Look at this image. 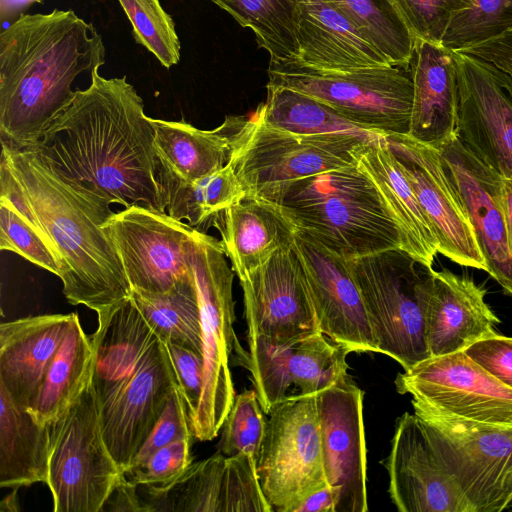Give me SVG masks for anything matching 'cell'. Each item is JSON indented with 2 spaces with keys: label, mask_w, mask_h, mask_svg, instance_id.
I'll return each mask as SVG.
<instances>
[{
  "label": "cell",
  "mask_w": 512,
  "mask_h": 512,
  "mask_svg": "<svg viewBox=\"0 0 512 512\" xmlns=\"http://www.w3.org/2000/svg\"><path fill=\"white\" fill-rule=\"evenodd\" d=\"M349 18L391 65L409 67L412 35L390 0H324Z\"/></svg>",
  "instance_id": "8d00e7d4"
},
{
  "label": "cell",
  "mask_w": 512,
  "mask_h": 512,
  "mask_svg": "<svg viewBox=\"0 0 512 512\" xmlns=\"http://www.w3.org/2000/svg\"><path fill=\"white\" fill-rule=\"evenodd\" d=\"M254 32L272 61L299 58L298 0H211Z\"/></svg>",
  "instance_id": "e575fe53"
},
{
  "label": "cell",
  "mask_w": 512,
  "mask_h": 512,
  "mask_svg": "<svg viewBox=\"0 0 512 512\" xmlns=\"http://www.w3.org/2000/svg\"><path fill=\"white\" fill-rule=\"evenodd\" d=\"M0 511H18L17 488L13 489L0 503Z\"/></svg>",
  "instance_id": "f5cc1de1"
},
{
  "label": "cell",
  "mask_w": 512,
  "mask_h": 512,
  "mask_svg": "<svg viewBox=\"0 0 512 512\" xmlns=\"http://www.w3.org/2000/svg\"><path fill=\"white\" fill-rule=\"evenodd\" d=\"M336 494L328 485L312 493L296 509V512H335Z\"/></svg>",
  "instance_id": "681fc988"
},
{
  "label": "cell",
  "mask_w": 512,
  "mask_h": 512,
  "mask_svg": "<svg viewBox=\"0 0 512 512\" xmlns=\"http://www.w3.org/2000/svg\"><path fill=\"white\" fill-rule=\"evenodd\" d=\"M177 386L166 345L157 337L133 372L98 400L104 441L123 473L158 422Z\"/></svg>",
  "instance_id": "2e32d148"
},
{
  "label": "cell",
  "mask_w": 512,
  "mask_h": 512,
  "mask_svg": "<svg viewBox=\"0 0 512 512\" xmlns=\"http://www.w3.org/2000/svg\"><path fill=\"white\" fill-rule=\"evenodd\" d=\"M191 444L192 439L173 441L154 452L141 466L127 470L124 476L136 485L163 488L192 464Z\"/></svg>",
  "instance_id": "7bdbcfd3"
},
{
  "label": "cell",
  "mask_w": 512,
  "mask_h": 512,
  "mask_svg": "<svg viewBox=\"0 0 512 512\" xmlns=\"http://www.w3.org/2000/svg\"><path fill=\"white\" fill-rule=\"evenodd\" d=\"M102 37L72 10L21 14L0 34V141L32 147L75 96L72 83L105 63Z\"/></svg>",
  "instance_id": "3957f363"
},
{
  "label": "cell",
  "mask_w": 512,
  "mask_h": 512,
  "mask_svg": "<svg viewBox=\"0 0 512 512\" xmlns=\"http://www.w3.org/2000/svg\"><path fill=\"white\" fill-rule=\"evenodd\" d=\"M458 52L488 61L512 76V30Z\"/></svg>",
  "instance_id": "7dc6e473"
},
{
  "label": "cell",
  "mask_w": 512,
  "mask_h": 512,
  "mask_svg": "<svg viewBox=\"0 0 512 512\" xmlns=\"http://www.w3.org/2000/svg\"><path fill=\"white\" fill-rule=\"evenodd\" d=\"M298 5L300 63L328 71L391 65L334 5L324 0H298Z\"/></svg>",
  "instance_id": "4316f807"
},
{
  "label": "cell",
  "mask_w": 512,
  "mask_h": 512,
  "mask_svg": "<svg viewBox=\"0 0 512 512\" xmlns=\"http://www.w3.org/2000/svg\"><path fill=\"white\" fill-rule=\"evenodd\" d=\"M371 142L349 135L292 133L253 112L234 137L229 164L246 198L262 199L281 184L356 165L359 151Z\"/></svg>",
  "instance_id": "ba28073f"
},
{
  "label": "cell",
  "mask_w": 512,
  "mask_h": 512,
  "mask_svg": "<svg viewBox=\"0 0 512 512\" xmlns=\"http://www.w3.org/2000/svg\"><path fill=\"white\" fill-rule=\"evenodd\" d=\"M75 313L20 318L0 325V385L28 409Z\"/></svg>",
  "instance_id": "cb8c5ba5"
},
{
  "label": "cell",
  "mask_w": 512,
  "mask_h": 512,
  "mask_svg": "<svg viewBox=\"0 0 512 512\" xmlns=\"http://www.w3.org/2000/svg\"><path fill=\"white\" fill-rule=\"evenodd\" d=\"M266 88V100L254 112L274 127L300 135H349L369 141L385 136L352 122L311 96L284 87Z\"/></svg>",
  "instance_id": "836d02e7"
},
{
  "label": "cell",
  "mask_w": 512,
  "mask_h": 512,
  "mask_svg": "<svg viewBox=\"0 0 512 512\" xmlns=\"http://www.w3.org/2000/svg\"><path fill=\"white\" fill-rule=\"evenodd\" d=\"M93 367L92 340L83 331L75 313L38 393L27 410L38 423L52 424L91 383Z\"/></svg>",
  "instance_id": "1f68e13d"
},
{
  "label": "cell",
  "mask_w": 512,
  "mask_h": 512,
  "mask_svg": "<svg viewBox=\"0 0 512 512\" xmlns=\"http://www.w3.org/2000/svg\"><path fill=\"white\" fill-rule=\"evenodd\" d=\"M0 197L10 201L57 256L63 294L97 315L127 300L131 288L102 225L114 214L60 178L30 149L1 145Z\"/></svg>",
  "instance_id": "7a4b0ae2"
},
{
  "label": "cell",
  "mask_w": 512,
  "mask_h": 512,
  "mask_svg": "<svg viewBox=\"0 0 512 512\" xmlns=\"http://www.w3.org/2000/svg\"><path fill=\"white\" fill-rule=\"evenodd\" d=\"M238 279L292 244L296 226L273 202L245 198L229 207L217 227Z\"/></svg>",
  "instance_id": "f1b7e54d"
},
{
  "label": "cell",
  "mask_w": 512,
  "mask_h": 512,
  "mask_svg": "<svg viewBox=\"0 0 512 512\" xmlns=\"http://www.w3.org/2000/svg\"><path fill=\"white\" fill-rule=\"evenodd\" d=\"M458 98L455 134L482 162L512 179V76L454 51Z\"/></svg>",
  "instance_id": "9a60e30c"
},
{
  "label": "cell",
  "mask_w": 512,
  "mask_h": 512,
  "mask_svg": "<svg viewBox=\"0 0 512 512\" xmlns=\"http://www.w3.org/2000/svg\"><path fill=\"white\" fill-rule=\"evenodd\" d=\"M357 167L376 187L395 222L401 249L432 267L437 240L409 181L386 142V136L366 144L358 153Z\"/></svg>",
  "instance_id": "83f0119b"
},
{
  "label": "cell",
  "mask_w": 512,
  "mask_h": 512,
  "mask_svg": "<svg viewBox=\"0 0 512 512\" xmlns=\"http://www.w3.org/2000/svg\"><path fill=\"white\" fill-rule=\"evenodd\" d=\"M172 363L178 387L184 398L190 422L194 417L204 383L203 355L183 346L164 342Z\"/></svg>",
  "instance_id": "f6af8a7d"
},
{
  "label": "cell",
  "mask_w": 512,
  "mask_h": 512,
  "mask_svg": "<svg viewBox=\"0 0 512 512\" xmlns=\"http://www.w3.org/2000/svg\"><path fill=\"white\" fill-rule=\"evenodd\" d=\"M451 20L441 45L459 51L512 30V0H472Z\"/></svg>",
  "instance_id": "74e56055"
},
{
  "label": "cell",
  "mask_w": 512,
  "mask_h": 512,
  "mask_svg": "<svg viewBox=\"0 0 512 512\" xmlns=\"http://www.w3.org/2000/svg\"><path fill=\"white\" fill-rule=\"evenodd\" d=\"M503 208L507 227L509 247L512 253V179H505L503 183Z\"/></svg>",
  "instance_id": "816d5d0a"
},
{
  "label": "cell",
  "mask_w": 512,
  "mask_h": 512,
  "mask_svg": "<svg viewBox=\"0 0 512 512\" xmlns=\"http://www.w3.org/2000/svg\"><path fill=\"white\" fill-rule=\"evenodd\" d=\"M121 260L131 291L169 292L192 277L196 229L167 212L133 204L102 225Z\"/></svg>",
  "instance_id": "7c38bea8"
},
{
  "label": "cell",
  "mask_w": 512,
  "mask_h": 512,
  "mask_svg": "<svg viewBox=\"0 0 512 512\" xmlns=\"http://www.w3.org/2000/svg\"><path fill=\"white\" fill-rule=\"evenodd\" d=\"M415 39L441 44L452 18L472 0H390Z\"/></svg>",
  "instance_id": "b9f144b4"
},
{
  "label": "cell",
  "mask_w": 512,
  "mask_h": 512,
  "mask_svg": "<svg viewBox=\"0 0 512 512\" xmlns=\"http://www.w3.org/2000/svg\"><path fill=\"white\" fill-rule=\"evenodd\" d=\"M147 511L273 512L260 486L256 460L247 454L220 451L192 463L163 487L140 485Z\"/></svg>",
  "instance_id": "7402d4cb"
},
{
  "label": "cell",
  "mask_w": 512,
  "mask_h": 512,
  "mask_svg": "<svg viewBox=\"0 0 512 512\" xmlns=\"http://www.w3.org/2000/svg\"><path fill=\"white\" fill-rule=\"evenodd\" d=\"M267 415L257 476L273 512H296L306 498L328 485L316 395L282 402Z\"/></svg>",
  "instance_id": "8fae6325"
},
{
  "label": "cell",
  "mask_w": 512,
  "mask_h": 512,
  "mask_svg": "<svg viewBox=\"0 0 512 512\" xmlns=\"http://www.w3.org/2000/svg\"><path fill=\"white\" fill-rule=\"evenodd\" d=\"M49 431L46 484L54 512H100L124 473L104 441L92 381Z\"/></svg>",
  "instance_id": "30bf717a"
},
{
  "label": "cell",
  "mask_w": 512,
  "mask_h": 512,
  "mask_svg": "<svg viewBox=\"0 0 512 512\" xmlns=\"http://www.w3.org/2000/svg\"><path fill=\"white\" fill-rule=\"evenodd\" d=\"M248 351L239 360L251 375L267 415L295 397L317 395L348 376L350 350L320 331L284 345L247 339Z\"/></svg>",
  "instance_id": "5bb4252c"
},
{
  "label": "cell",
  "mask_w": 512,
  "mask_h": 512,
  "mask_svg": "<svg viewBox=\"0 0 512 512\" xmlns=\"http://www.w3.org/2000/svg\"><path fill=\"white\" fill-rule=\"evenodd\" d=\"M364 391L346 376L316 395L326 482L335 512L368 511Z\"/></svg>",
  "instance_id": "ac0fdd59"
},
{
  "label": "cell",
  "mask_w": 512,
  "mask_h": 512,
  "mask_svg": "<svg viewBox=\"0 0 512 512\" xmlns=\"http://www.w3.org/2000/svg\"><path fill=\"white\" fill-rule=\"evenodd\" d=\"M464 351L497 380L512 389V337L497 334L472 344Z\"/></svg>",
  "instance_id": "bcb514c9"
},
{
  "label": "cell",
  "mask_w": 512,
  "mask_h": 512,
  "mask_svg": "<svg viewBox=\"0 0 512 512\" xmlns=\"http://www.w3.org/2000/svg\"><path fill=\"white\" fill-rule=\"evenodd\" d=\"M367 311L379 353L404 370L431 357L426 319L434 270L402 249L347 260Z\"/></svg>",
  "instance_id": "5b68a950"
},
{
  "label": "cell",
  "mask_w": 512,
  "mask_h": 512,
  "mask_svg": "<svg viewBox=\"0 0 512 512\" xmlns=\"http://www.w3.org/2000/svg\"><path fill=\"white\" fill-rule=\"evenodd\" d=\"M386 142L429 220L438 252L459 265L486 271L472 226L439 151L408 134L386 136Z\"/></svg>",
  "instance_id": "d6986e66"
},
{
  "label": "cell",
  "mask_w": 512,
  "mask_h": 512,
  "mask_svg": "<svg viewBox=\"0 0 512 512\" xmlns=\"http://www.w3.org/2000/svg\"><path fill=\"white\" fill-rule=\"evenodd\" d=\"M161 183L167 213L177 220H187L190 226L203 233L211 226L217 228L225 211L246 198L229 163L195 181H186L163 166Z\"/></svg>",
  "instance_id": "d6a6232c"
},
{
  "label": "cell",
  "mask_w": 512,
  "mask_h": 512,
  "mask_svg": "<svg viewBox=\"0 0 512 512\" xmlns=\"http://www.w3.org/2000/svg\"><path fill=\"white\" fill-rule=\"evenodd\" d=\"M437 150L472 226L486 272L512 295V253L503 208L504 178L473 154L456 134Z\"/></svg>",
  "instance_id": "44dd1931"
},
{
  "label": "cell",
  "mask_w": 512,
  "mask_h": 512,
  "mask_svg": "<svg viewBox=\"0 0 512 512\" xmlns=\"http://www.w3.org/2000/svg\"><path fill=\"white\" fill-rule=\"evenodd\" d=\"M247 339L284 345L319 331L300 261L289 247L239 279Z\"/></svg>",
  "instance_id": "e0dca14e"
},
{
  "label": "cell",
  "mask_w": 512,
  "mask_h": 512,
  "mask_svg": "<svg viewBox=\"0 0 512 512\" xmlns=\"http://www.w3.org/2000/svg\"><path fill=\"white\" fill-rule=\"evenodd\" d=\"M144 103L126 77L106 79L98 70L76 90L32 147L60 178L92 202L166 212L162 162Z\"/></svg>",
  "instance_id": "6da1fadb"
},
{
  "label": "cell",
  "mask_w": 512,
  "mask_h": 512,
  "mask_svg": "<svg viewBox=\"0 0 512 512\" xmlns=\"http://www.w3.org/2000/svg\"><path fill=\"white\" fill-rule=\"evenodd\" d=\"M267 73V85L311 96L368 130L385 136L409 134L413 102L409 67L328 71L298 60H270Z\"/></svg>",
  "instance_id": "52a82bcc"
},
{
  "label": "cell",
  "mask_w": 512,
  "mask_h": 512,
  "mask_svg": "<svg viewBox=\"0 0 512 512\" xmlns=\"http://www.w3.org/2000/svg\"><path fill=\"white\" fill-rule=\"evenodd\" d=\"M0 486L19 489L48 478L49 425L17 406L0 385Z\"/></svg>",
  "instance_id": "4dcf8cb0"
},
{
  "label": "cell",
  "mask_w": 512,
  "mask_h": 512,
  "mask_svg": "<svg viewBox=\"0 0 512 512\" xmlns=\"http://www.w3.org/2000/svg\"><path fill=\"white\" fill-rule=\"evenodd\" d=\"M395 386L442 413L512 429V389L465 351L430 357L398 373Z\"/></svg>",
  "instance_id": "4fadbf2b"
},
{
  "label": "cell",
  "mask_w": 512,
  "mask_h": 512,
  "mask_svg": "<svg viewBox=\"0 0 512 512\" xmlns=\"http://www.w3.org/2000/svg\"><path fill=\"white\" fill-rule=\"evenodd\" d=\"M0 249L14 252L54 275H60L57 256L46 239L3 197H0Z\"/></svg>",
  "instance_id": "60d3db41"
},
{
  "label": "cell",
  "mask_w": 512,
  "mask_h": 512,
  "mask_svg": "<svg viewBox=\"0 0 512 512\" xmlns=\"http://www.w3.org/2000/svg\"><path fill=\"white\" fill-rule=\"evenodd\" d=\"M382 464L389 477L390 498L399 512H473L415 413L397 418L390 452Z\"/></svg>",
  "instance_id": "603a6c76"
},
{
  "label": "cell",
  "mask_w": 512,
  "mask_h": 512,
  "mask_svg": "<svg viewBox=\"0 0 512 512\" xmlns=\"http://www.w3.org/2000/svg\"><path fill=\"white\" fill-rule=\"evenodd\" d=\"M265 415L254 389L237 394L222 426L219 451L225 456L247 454L257 461L266 433Z\"/></svg>",
  "instance_id": "ab89813d"
},
{
  "label": "cell",
  "mask_w": 512,
  "mask_h": 512,
  "mask_svg": "<svg viewBox=\"0 0 512 512\" xmlns=\"http://www.w3.org/2000/svg\"><path fill=\"white\" fill-rule=\"evenodd\" d=\"M485 294L468 277L447 269L434 272L426 319L431 357L464 351L498 334L494 327L500 321L485 302Z\"/></svg>",
  "instance_id": "d4e9b609"
},
{
  "label": "cell",
  "mask_w": 512,
  "mask_h": 512,
  "mask_svg": "<svg viewBox=\"0 0 512 512\" xmlns=\"http://www.w3.org/2000/svg\"><path fill=\"white\" fill-rule=\"evenodd\" d=\"M43 0H0V16L2 24L12 19H17L23 10L34 3H41ZM14 20V21H15Z\"/></svg>",
  "instance_id": "f907efd6"
},
{
  "label": "cell",
  "mask_w": 512,
  "mask_h": 512,
  "mask_svg": "<svg viewBox=\"0 0 512 512\" xmlns=\"http://www.w3.org/2000/svg\"><path fill=\"white\" fill-rule=\"evenodd\" d=\"M158 337L202 354L201 314L192 277L162 294L131 291V296Z\"/></svg>",
  "instance_id": "d590c367"
},
{
  "label": "cell",
  "mask_w": 512,
  "mask_h": 512,
  "mask_svg": "<svg viewBox=\"0 0 512 512\" xmlns=\"http://www.w3.org/2000/svg\"><path fill=\"white\" fill-rule=\"evenodd\" d=\"M262 199L346 260L401 249L395 222L357 165L281 184Z\"/></svg>",
  "instance_id": "277c9868"
},
{
  "label": "cell",
  "mask_w": 512,
  "mask_h": 512,
  "mask_svg": "<svg viewBox=\"0 0 512 512\" xmlns=\"http://www.w3.org/2000/svg\"><path fill=\"white\" fill-rule=\"evenodd\" d=\"M190 265L200 307L204 360L203 389L191 428L194 437L209 441L220 432L236 396L230 361L236 354L238 363L245 351L234 331V271L222 242L196 230Z\"/></svg>",
  "instance_id": "8992f818"
},
{
  "label": "cell",
  "mask_w": 512,
  "mask_h": 512,
  "mask_svg": "<svg viewBox=\"0 0 512 512\" xmlns=\"http://www.w3.org/2000/svg\"><path fill=\"white\" fill-rule=\"evenodd\" d=\"M411 403L440 463L473 512L506 509L512 503V429Z\"/></svg>",
  "instance_id": "9c48e42d"
},
{
  "label": "cell",
  "mask_w": 512,
  "mask_h": 512,
  "mask_svg": "<svg viewBox=\"0 0 512 512\" xmlns=\"http://www.w3.org/2000/svg\"><path fill=\"white\" fill-rule=\"evenodd\" d=\"M192 437L194 435L188 410L177 386L171 393L158 422L127 470L141 466L154 452L165 445L181 439H192Z\"/></svg>",
  "instance_id": "ee69618b"
},
{
  "label": "cell",
  "mask_w": 512,
  "mask_h": 512,
  "mask_svg": "<svg viewBox=\"0 0 512 512\" xmlns=\"http://www.w3.org/2000/svg\"><path fill=\"white\" fill-rule=\"evenodd\" d=\"M409 69L413 102L408 135L439 149L456 129L458 82L454 51L416 39Z\"/></svg>",
  "instance_id": "484cf974"
},
{
  "label": "cell",
  "mask_w": 512,
  "mask_h": 512,
  "mask_svg": "<svg viewBox=\"0 0 512 512\" xmlns=\"http://www.w3.org/2000/svg\"><path fill=\"white\" fill-rule=\"evenodd\" d=\"M291 248L300 261L319 331L351 353H379L347 260L298 229Z\"/></svg>",
  "instance_id": "ffe728a7"
},
{
  "label": "cell",
  "mask_w": 512,
  "mask_h": 512,
  "mask_svg": "<svg viewBox=\"0 0 512 512\" xmlns=\"http://www.w3.org/2000/svg\"><path fill=\"white\" fill-rule=\"evenodd\" d=\"M137 490L138 485L131 483L123 475L109 494L100 512L147 511Z\"/></svg>",
  "instance_id": "c3c4849f"
},
{
  "label": "cell",
  "mask_w": 512,
  "mask_h": 512,
  "mask_svg": "<svg viewBox=\"0 0 512 512\" xmlns=\"http://www.w3.org/2000/svg\"><path fill=\"white\" fill-rule=\"evenodd\" d=\"M133 28L137 43L166 68L178 64L180 41L171 16L159 0H118Z\"/></svg>",
  "instance_id": "f35d334b"
},
{
  "label": "cell",
  "mask_w": 512,
  "mask_h": 512,
  "mask_svg": "<svg viewBox=\"0 0 512 512\" xmlns=\"http://www.w3.org/2000/svg\"><path fill=\"white\" fill-rule=\"evenodd\" d=\"M246 116H226L213 130L185 121L152 119L155 148L163 166L186 181H195L226 166L233 140Z\"/></svg>",
  "instance_id": "f546056e"
}]
</instances>
